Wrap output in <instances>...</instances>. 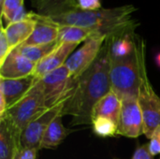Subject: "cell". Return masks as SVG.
Returning a JSON list of instances; mask_svg holds the SVG:
<instances>
[{"label": "cell", "mask_w": 160, "mask_h": 159, "mask_svg": "<svg viewBox=\"0 0 160 159\" xmlns=\"http://www.w3.org/2000/svg\"><path fill=\"white\" fill-rule=\"evenodd\" d=\"M138 102L143 118V135L150 139L160 126V97L150 82L146 69L142 72Z\"/></svg>", "instance_id": "obj_6"}, {"label": "cell", "mask_w": 160, "mask_h": 159, "mask_svg": "<svg viewBox=\"0 0 160 159\" xmlns=\"http://www.w3.org/2000/svg\"><path fill=\"white\" fill-rule=\"evenodd\" d=\"M119 122L117 125V135L137 139L143 134V118L137 97H124Z\"/></svg>", "instance_id": "obj_9"}, {"label": "cell", "mask_w": 160, "mask_h": 159, "mask_svg": "<svg viewBox=\"0 0 160 159\" xmlns=\"http://www.w3.org/2000/svg\"><path fill=\"white\" fill-rule=\"evenodd\" d=\"M23 7V0H5L1 6V16L6 18L8 23L14 22L17 12Z\"/></svg>", "instance_id": "obj_22"}, {"label": "cell", "mask_w": 160, "mask_h": 159, "mask_svg": "<svg viewBox=\"0 0 160 159\" xmlns=\"http://www.w3.org/2000/svg\"><path fill=\"white\" fill-rule=\"evenodd\" d=\"M116 159H118V158H116Z\"/></svg>", "instance_id": "obj_31"}, {"label": "cell", "mask_w": 160, "mask_h": 159, "mask_svg": "<svg viewBox=\"0 0 160 159\" xmlns=\"http://www.w3.org/2000/svg\"><path fill=\"white\" fill-rule=\"evenodd\" d=\"M78 44L61 43L50 54L37 63L35 72L33 74L37 79H40L53 70L66 65L69 56L74 52Z\"/></svg>", "instance_id": "obj_10"}, {"label": "cell", "mask_w": 160, "mask_h": 159, "mask_svg": "<svg viewBox=\"0 0 160 159\" xmlns=\"http://www.w3.org/2000/svg\"><path fill=\"white\" fill-rule=\"evenodd\" d=\"M78 5L81 9L95 10L101 8L100 0H78Z\"/></svg>", "instance_id": "obj_27"}, {"label": "cell", "mask_w": 160, "mask_h": 159, "mask_svg": "<svg viewBox=\"0 0 160 159\" xmlns=\"http://www.w3.org/2000/svg\"><path fill=\"white\" fill-rule=\"evenodd\" d=\"M106 39L105 36L96 34L85 40L83 45L69 56L65 66L68 68L74 80L79 78L94 64Z\"/></svg>", "instance_id": "obj_7"}, {"label": "cell", "mask_w": 160, "mask_h": 159, "mask_svg": "<svg viewBox=\"0 0 160 159\" xmlns=\"http://www.w3.org/2000/svg\"><path fill=\"white\" fill-rule=\"evenodd\" d=\"M47 110L49 109L46 106L42 90L37 79L29 92L21 100L8 109L3 118L8 119L22 133L30 122Z\"/></svg>", "instance_id": "obj_4"}, {"label": "cell", "mask_w": 160, "mask_h": 159, "mask_svg": "<svg viewBox=\"0 0 160 159\" xmlns=\"http://www.w3.org/2000/svg\"><path fill=\"white\" fill-rule=\"evenodd\" d=\"M122 109V100L112 91L103 97L94 106L92 120L96 117H106L118 125Z\"/></svg>", "instance_id": "obj_16"}, {"label": "cell", "mask_w": 160, "mask_h": 159, "mask_svg": "<svg viewBox=\"0 0 160 159\" xmlns=\"http://www.w3.org/2000/svg\"><path fill=\"white\" fill-rule=\"evenodd\" d=\"M21 131L7 118L0 119V159H13L21 147Z\"/></svg>", "instance_id": "obj_14"}, {"label": "cell", "mask_w": 160, "mask_h": 159, "mask_svg": "<svg viewBox=\"0 0 160 159\" xmlns=\"http://www.w3.org/2000/svg\"><path fill=\"white\" fill-rule=\"evenodd\" d=\"M48 109L65 101L70 96L75 84L68 68L63 66L38 79Z\"/></svg>", "instance_id": "obj_5"}, {"label": "cell", "mask_w": 160, "mask_h": 159, "mask_svg": "<svg viewBox=\"0 0 160 159\" xmlns=\"http://www.w3.org/2000/svg\"><path fill=\"white\" fill-rule=\"evenodd\" d=\"M63 115H58L46 129L40 143V149H55L72 132L65 127L62 122Z\"/></svg>", "instance_id": "obj_18"}, {"label": "cell", "mask_w": 160, "mask_h": 159, "mask_svg": "<svg viewBox=\"0 0 160 159\" xmlns=\"http://www.w3.org/2000/svg\"><path fill=\"white\" fill-rule=\"evenodd\" d=\"M59 44L60 43L57 40L46 45H21L15 50L28 60L37 64L48 54H50L54 49H56Z\"/></svg>", "instance_id": "obj_20"}, {"label": "cell", "mask_w": 160, "mask_h": 159, "mask_svg": "<svg viewBox=\"0 0 160 159\" xmlns=\"http://www.w3.org/2000/svg\"><path fill=\"white\" fill-rule=\"evenodd\" d=\"M4 1H5V0H0V6H2V5H3Z\"/></svg>", "instance_id": "obj_29"}, {"label": "cell", "mask_w": 160, "mask_h": 159, "mask_svg": "<svg viewBox=\"0 0 160 159\" xmlns=\"http://www.w3.org/2000/svg\"><path fill=\"white\" fill-rule=\"evenodd\" d=\"M37 64L13 50L0 65V78L20 79L32 76Z\"/></svg>", "instance_id": "obj_11"}, {"label": "cell", "mask_w": 160, "mask_h": 159, "mask_svg": "<svg viewBox=\"0 0 160 159\" xmlns=\"http://www.w3.org/2000/svg\"><path fill=\"white\" fill-rule=\"evenodd\" d=\"M38 150L35 148H26V147H20L13 159H37Z\"/></svg>", "instance_id": "obj_25"}, {"label": "cell", "mask_w": 160, "mask_h": 159, "mask_svg": "<svg viewBox=\"0 0 160 159\" xmlns=\"http://www.w3.org/2000/svg\"><path fill=\"white\" fill-rule=\"evenodd\" d=\"M148 143V148L153 157L160 155V126L155 130Z\"/></svg>", "instance_id": "obj_24"}, {"label": "cell", "mask_w": 160, "mask_h": 159, "mask_svg": "<svg viewBox=\"0 0 160 159\" xmlns=\"http://www.w3.org/2000/svg\"><path fill=\"white\" fill-rule=\"evenodd\" d=\"M36 23V21L27 15L23 20L8 23L7 27H5V32L11 52L22 45L29 38L35 29Z\"/></svg>", "instance_id": "obj_15"}, {"label": "cell", "mask_w": 160, "mask_h": 159, "mask_svg": "<svg viewBox=\"0 0 160 159\" xmlns=\"http://www.w3.org/2000/svg\"><path fill=\"white\" fill-rule=\"evenodd\" d=\"M112 91L110 82V52L105 41L94 64L79 78L65 102L62 115L72 117L71 126L92 125L94 106Z\"/></svg>", "instance_id": "obj_1"}, {"label": "cell", "mask_w": 160, "mask_h": 159, "mask_svg": "<svg viewBox=\"0 0 160 159\" xmlns=\"http://www.w3.org/2000/svg\"><path fill=\"white\" fill-rule=\"evenodd\" d=\"M28 17L36 21V26L29 38L22 45H46L58 40L59 25L47 21L42 15L27 12Z\"/></svg>", "instance_id": "obj_12"}, {"label": "cell", "mask_w": 160, "mask_h": 159, "mask_svg": "<svg viewBox=\"0 0 160 159\" xmlns=\"http://www.w3.org/2000/svg\"><path fill=\"white\" fill-rule=\"evenodd\" d=\"M131 159H154V157L149 151L148 144H143L137 147Z\"/></svg>", "instance_id": "obj_26"}, {"label": "cell", "mask_w": 160, "mask_h": 159, "mask_svg": "<svg viewBox=\"0 0 160 159\" xmlns=\"http://www.w3.org/2000/svg\"><path fill=\"white\" fill-rule=\"evenodd\" d=\"M65 102L66 100L47 110L24 127L20 137V143L22 147L35 148L38 151L40 150L41 140L46 129L58 115L62 114Z\"/></svg>", "instance_id": "obj_8"}, {"label": "cell", "mask_w": 160, "mask_h": 159, "mask_svg": "<svg viewBox=\"0 0 160 159\" xmlns=\"http://www.w3.org/2000/svg\"><path fill=\"white\" fill-rule=\"evenodd\" d=\"M98 33L88 28L71 26V25H64V26L59 27L58 42L60 44L61 43H74V44L79 45L81 42L87 40L89 37H91L92 36Z\"/></svg>", "instance_id": "obj_19"}, {"label": "cell", "mask_w": 160, "mask_h": 159, "mask_svg": "<svg viewBox=\"0 0 160 159\" xmlns=\"http://www.w3.org/2000/svg\"><path fill=\"white\" fill-rule=\"evenodd\" d=\"M156 62H157V65L160 67V53H158V54L156 56Z\"/></svg>", "instance_id": "obj_28"}, {"label": "cell", "mask_w": 160, "mask_h": 159, "mask_svg": "<svg viewBox=\"0 0 160 159\" xmlns=\"http://www.w3.org/2000/svg\"><path fill=\"white\" fill-rule=\"evenodd\" d=\"M135 10L134 6L125 5L113 8L95 10L77 8L68 13L43 17L59 26L71 25L88 28L108 38L127 31L135 30L136 22L132 19Z\"/></svg>", "instance_id": "obj_2"}, {"label": "cell", "mask_w": 160, "mask_h": 159, "mask_svg": "<svg viewBox=\"0 0 160 159\" xmlns=\"http://www.w3.org/2000/svg\"><path fill=\"white\" fill-rule=\"evenodd\" d=\"M36 13L42 16H54L71 12L79 7L78 0H32Z\"/></svg>", "instance_id": "obj_17"}, {"label": "cell", "mask_w": 160, "mask_h": 159, "mask_svg": "<svg viewBox=\"0 0 160 159\" xmlns=\"http://www.w3.org/2000/svg\"><path fill=\"white\" fill-rule=\"evenodd\" d=\"M37 78L28 76L20 79L0 78V93L4 96L8 109L21 100L33 87Z\"/></svg>", "instance_id": "obj_13"}, {"label": "cell", "mask_w": 160, "mask_h": 159, "mask_svg": "<svg viewBox=\"0 0 160 159\" xmlns=\"http://www.w3.org/2000/svg\"><path fill=\"white\" fill-rule=\"evenodd\" d=\"M94 133L101 138L115 137L117 135V125L109 118L96 117L92 120Z\"/></svg>", "instance_id": "obj_21"}, {"label": "cell", "mask_w": 160, "mask_h": 159, "mask_svg": "<svg viewBox=\"0 0 160 159\" xmlns=\"http://www.w3.org/2000/svg\"><path fill=\"white\" fill-rule=\"evenodd\" d=\"M146 69L145 43L136 34L135 49L128 56L110 57V82L112 91L122 99L137 97L142 83V72Z\"/></svg>", "instance_id": "obj_3"}, {"label": "cell", "mask_w": 160, "mask_h": 159, "mask_svg": "<svg viewBox=\"0 0 160 159\" xmlns=\"http://www.w3.org/2000/svg\"><path fill=\"white\" fill-rule=\"evenodd\" d=\"M11 52V49L9 47L6 32H5V27L1 25V31H0V65L3 64L5 59L8 57V55Z\"/></svg>", "instance_id": "obj_23"}, {"label": "cell", "mask_w": 160, "mask_h": 159, "mask_svg": "<svg viewBox=\"0 0 160 159\" xmlns=\"http://www.w3.org/2000/svg\"><path fill=\"white\" fill-rule=\"evenodd\" d=\"M158 159H160V157H159V158H158Z\"/></svg>", "instance_id": "obj_30"}]
</instances>
